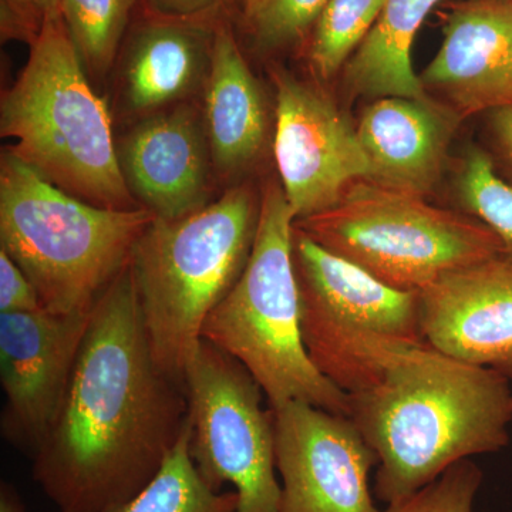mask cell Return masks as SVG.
Returning a JSON list of instances; mask_svg holds the SVG:
<instances>
[{
	"label": "cell",
	"instance_id": "cell-25",
	"mask_svg": "<svg viewBox=\"0 0 512 512\" xmlns=\"http://www.w3.org/2000/svg\"><path fill=\"white\" fill-rule=\"evenodd\" d=\"M328 3L329 0H268L255 15L259 45L264 49L289 45L318 23Z\"/></svg>",
	"mask_w": 512,
	"mask_h": 512
},
{
	"label": "cell",
	"instance_id": "cell-16",
	"mask_svg": "<svg viewBox=\"0 0 512 512\" xmlns=\"http://www.w3.org/2000/svg\"><path fill=\"white\" fill-rule=\"evenodd\" d=\"M460 117L434 99L382 97L356 126L370 164L367 180L426 197L439 184Z\"/></svg>",
	"mask_w": 512,
	"mask_h": 512
},
{
	"label": "cell",
	"instance_id": "cell-28",
	"mask_svg": "<svg viewBox=\"0 0 512 512\" xmlns=\"http://www.w3.org/2000/svg\"><path fill=\"white\" fill-rule=\"evenodd\" d=\"M0 512H29L18 491L8 483L0 485Z\"/></svg>",
	"mask_w": 512,
	"mask_h": 512
},
{
	"label": "cell",
	"instance_id": "cell-12",
	"mask_svg": "<svg viewBox=\"0 0 512 512\" xmlns=\"http://www.w3.org/2000/svg\"><path fill=\"white\" fill-rule=\"evenodd\" d=\"M92 312L0 313L2 433L30 454L59 410Z\"/></svg>",
	"mask_w": 512,
	"mask_h": 512
},
{
	"label": "cell",
	"instance_id": "cell-7",
	"mask_svg": "<svg viewBox=\"0 0 512 512\" xmlns=\"http://www.w3.org/2000/svg\"><path fill=\"white\" fill-rule=\"evenodd\" d=\"M295 225L404 292L419 293L448 272L504 254L501 239L473 215L370 180L356 181L338 204Z\"/></svg>",
	"mask_w": 512,
	"mask_h": 512
},
{
	"label": "cell",
	"instance_id": "cell-5",
	"mask_svg": "<svg viewBox=\"0 0 512 512\" xmlns=\"http://www.w3.org/2000/svg\"><path fill=\"white\" fill-rule=\"evenodd\" d=\"M144 208L110 210L67 194L19 160H0V249L25 272L43 308L90 312L130 265L154 221Z\"/></svg>",
	"mask_w": 512,
	"mask_h": 512
},
{
	"label": "cell",
	"instance_id": "cell-29",
	"mask_svg": "<svg viewBox=\"0 0 512 512\" xmlns=\"http://www.w3.org/2000/svg\"><path fill=\"white\" fill-rule=\"evenodd\" d=\"M16 2L32 6L33 9L39 10V12L42 13L43 19H45L46 16L53 15V13L60 12V5H62V0H16Z\"/></svg>",
	"mask_w": 512,
	"mask_h": 512
},
{
	"label": "cell",
	"instance_id": "cell-21",
	"mask_svg": "<svg viewBox=\"0 0 512 512\" xmlns=\"http://www.w3.org/2000/svg\"><path fill=\"white\" fill-rule=\"evenodd\" d=\"M387 0H329L311 47L313 72L329 80L339 72L379 19Z\"/></svg>",
	"mask_w": 512,
	"mask_h": 512
},
{
	"label": "cell",
	"instance_id": "cell-31",
	"mask_svg": "<svg viewBox=\"0 0 512 512\" xmlns=\"http://www.w3.org/2000/svg\"><path fill=\"white\" fill-rule=\"evenodd\" d=\"M245 2H247L249 13L255 16L268 0H245Z\"/></svg>",
	"mask_w": 512,
	"mask_h": 512
},
{
	"label": "cell",
	"instance_id": "cell-17",
	"mask_svg": "<svg viewBox=\"0 0 512 512\" xmlns=\"http://www.w3.org/2000/svg\"><path fill=\"white\" fill-rule=\"evenodd\" d=\"M202 116L215 173L222 180L245 173L264 148L268 121L261 87L225 30L212 43Z\"/></svg>",
	"mask_w": 512,
	"mask_h": 512
},
{
	"label": "cell",
	"instance_id": "cell-24",
	"mask_svg": "<svg viewBox=\"0 0 512 512\" xmlns=\"http://www.w3.org/2000/svg\"><path fill=\"white\" fill-rule=\"evenodd\" d=\"M484 474L473 460L448 468L443 476L383 512H474Z\"/></svg>",
	"mask_w": 512,
	"mask_h": 512
},
{
	"label": "cell",
	"instance_id": "cell-14",
	"mask_svg": "<svg viewBox=\"0 0 512 512\" xmlns=\"http://www.w3.org/2000/svg\"><path fill=\"white\" fill-rule=\"evenodd\" d=\"M130 194L160 220L200 211L210 204L212 165L204 116L180 103L143 117L117 146Z\"/></svg>",
	"mask_w": 512,
	"mask_h": 512
},
{
	"label": "cell",
	"instance_id": "cell-15",
	"mask_svg": "<svg viewBox=\"0 0 512 512\" xmlns=\"http://www.w3.org/2000/svg\"><path fill=\"white\" fill-rule=\"evenodd\" d=\"M431 99L461 120L512 106V0H470L448 15L439 52L420 74Z\"/></svg>",
	"mask_w": 512,
	"mask_h": 512
},
{
	"label": "cell",
	"instance_id": "cell-11",
	"mask_svg": "<svg viewBox=\"0 0 512 512\" xmlns=\"http://www.w3.org/2000/svg\"><path fill=\"white\" fill-rule=\"evenodd\" d=\"M271 409L281 512H383L370 490L375 451L349 416L302 402Z\"/></svg>",
	"mask_w": 512,
	"mask_h": 512
},
{
	"label": "cell",
	"instance_id": "cell-3",
	"mask_svg": "<svg viewBox=\"0 0 512 512\" xmlns=\"http://www.w3.org/2000/svg\"><path fill=\"white\" fill-rule=\"evenodd\" d=\"M13 154L67 194L110 210L141 208L121 174L109 110L94 92L60 12L46 16L25 69L0 103Z\"/></svg>",
	"mask_w": 512,
	"mask_h": 512
},
{
	"label": "cell",
	"instance_id": "cell-26",
	"mask_svg": "<svg viewBox=\"0 0 512 512\" xmlns=\"http://www.w3.org/2000/svg\"><path fill=\"white\" fill-rule=\"evenodd\" d=\"M43 308L35 285L0 249V313L32 312Z\"/></svg>",
	"mask_w": 512,
	"mask_h": 512
},
{
	"label": "cell",
	"instance_id": "cell-23",
	"mask_svg": "<svg viewBox=\"0 0 512 512\" xmlns=\"http://www.w3.org/2000/svg\"><path fill=\"white\" fill-rule=\"evenodd\" d=\"M461 208L493 229L512 258V185L498 175L484 148L470 146L457 171Z\"/></svg>",
	"mask_w": 512,
	"mask_h": 512
},
{
	"label": "cell",
	"instance_id": "cell-10",
	"mask_svg": "<svg viewBox=\"0 0 512 512\" xmlns=\"http://www.w3.org/2000/svg\"><path fill=\"white\" fill-rule=\"evenodd\" d=\"M274 153L295 221L329 210L370 164L346 114L311 83L275 70Z\"/></svg>",
	"mask_w": 512,
	"mask_h": 512
},
{
	"label": "cell",
	"instance_id": "cell-30",
	"mask_svg": "<svg viewBox=\"0 0 512 512\" xmlns=\"http://www.w3.org/2000/svg\"><path fill=\"white\" fill-rule=\"evenodd\" d=\"M161 2L177 12H191L207 5L210 0H161Z\"/></svg>",
	"mask_w": 512,
	"mask_h": 512
},
{
	"label": "cell",
	"instance_id": "cell-27",
	"mask_svg": "<svg viewBox=\"0 0 512 512\" xmlns=\"http://www.w3.org/2000/svg\"><path fill=\"white\" fill-rule=\"evenodd\" d=\"M484 150L498 175L512 185V106L485 114Z\"/></svg>",
	"mask_w": 512,
	"mask_h": 512
},
{
	"label": "cell",
	"instance_id": "cell-2",
	"mask_svg": "<svg viewBox=\"0 0 512 512\" xmlns=\"http://www.w3.org/2000/svg\"><path fill=\"white\" fill-rule=\"evenodd\" d=\"M510 382L424 342L375 386L350 396L349 417L377 457L376 497L399 503L457 463L507 447Z\"/></svg>",
	"mask_w": 512,
	"mask_h": 512
},
{
	"label": "cell",
	"instance_id": "cell-20",
	"mask_svg": "<svg viewBox=\"0 0 512 512\" xmlns=\"http://www.w3.org/2000/svg\"><path fill=\"white\" fill-rule=\"evenodd\" d=\"M235 491L214 490L198 473L190 454V426L185 420L180 439L163 466L133 498L111 512H237Z\"/></svg>",
	"mask_w": 512,
	"mask_h": 512
},
{
	"label": "cell",
	"instance_id": "cell-6",
	"mask_svg": "<svg viewBox=\"0 0 512 512\" xmlns=\"http://www.w3.org/2000/svg\"><path fill=\"white\" fill-rule=\"evenodd\" d=\"M293 225L281 185L266 184L248 264L205 320L202 339L247 367L269 406L302 402L349 416V394L316 369L303 345Z\"/></svg>",
	"mask_w": 512,
	"mask_h": 512
},
{
	"label": "cell",
	"instance_id": "cell-4",
	"mask_svg": "<svg viewBox=\"0 0 512 512\" xmlns=\"http://www.w3.org/2000/svg\"><path fill=\"white\" fill-rule=\"evenodd\" d=\"M261 197L232 185L200 211L154 221L130 266L158 367L184 387L205 320L237 284L258 231ZM185 389V387H184Z\"/></svg>",
	"mask_w": 512,
	"mask_h": 512
},
{
	"label": "cell",
	"instance_id": "cell-19",
	"mask_svg": "<svg viewBox=\"0 0 512 512\" xmlns=\"http://www.w3.org/2000/svg\"><path fill=\"white\" fill-rule=\"evenodd\" d=\"M441 0H387L383 12L345 64V83L355 96L427 100L414 73L412 47L417 32Z\"/></svg>",
	"mask_w": 512,
	"mask_h": 512
},
{
	"label": "cell",
	"instance_id": "cell-9",
	"mask_svg": "<svg viewBox=\"0 0 512 512\" xmlns=\"http://www.w3.org/2000/svg\"><path fill=\"white\" fill-rule=\"evenodd\" d=\"M190 454L214 490L234 485L237 512H281L275 416L235 357L202 339L185 373Z\"/></svg>",
	"mask_w": 512,
	"mask_h": 512
},
{
	"label": "cell",
	"instance_id": "cell-18",
	"mask_svg": "<svg viewBox=\"0 0 512 512\" xmlns=\"http://www.w3.org/2000/svg\"><path fill=\"white\" fill-rule=\"evenodd\" d=\"M210 57L190 30L157 26L138 37L123 72L126 109L146 117L184 103L210 70Z\"/></svg>",
	"mask_w": 512,
	"mask_h": 512
},
{
	"label": "cell",
	"instance_id": "cell-13",
	"mask_svg": "<svg viewBox=\"0 0 512 512\" xmlns=\"http://www.w3.org/2000/svg\"><path fill=\"white\" fill-rule=\"evenodd\" d=\"M426 343L512 380V258L501 254L448 272L417 293Z\"/></svg>",
	"mask_w": 512,
	"mask_h": 512
},
{
	"label": "cell",
	"instance_id": "cell-22",
	"mask_svg": "<svg viewBox=\"0 0 512 512\" xmlns=\"http://www.w3.org/2000/svg\"><path fill=\"white\" fill-rule=\"evenodd\" d=\"M133 0H62L60 15L86 72L103 77L113 64Z\"/></svg>",
	"mask_w": 512,
	"mask_h": 512
},
{
	"label": "cell",
	"instance_id": "cell-8",
	"mask_svg": "<svg viewBox=\"0 0 512 512\" xmlns=\"http://www.w3.org/2000/svg\"><path fill=\"white\" fill-rule=\"evenodd\" d=\"M303 345L313 365L349 396L426 342L417 293L399 291L323 248L293 225Z\"/></svg>",
	"mask_w": 512,
	"mask_h": 512
},
{
	"label": "cell",
	"instance_id": "cell-1",
	"mask_svg": "<svg viewBox=\"0 0 512 512\" xmlns=\"http://www.w3.org/2000/svg\"><path fill=\"white\" fill-rule=\"evenodd\" d=\"M187 412L184 387L154 359L128 265L94 305L33 478L60 512L114 511L156 476Z\"/></svg>",
	"mask_w": 512,
	"mask_h": 512
}]
</instances>
